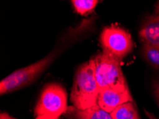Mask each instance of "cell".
<instances>
[{"label": "cell", "instance_id": "52a82bcc", "mask_svg": "<svg viewBox=\"0 0 159 119\" xmlns=\"http://www.w3.org/2000/svg\"><path fill=\"white\" fill-rule=\"evenodd\" d=\"M139 38L143 43L159 47V16L146 17L139 30Z\"/></svg>", "mask_w": 159, "mask_h": 119}, {"label": "cell", "instance_id": "30bf717a", "mask_svg": "<svg viewBox=\"0 0 159 119\" xmlns=\"http://www.w3.org/2000/svg\"><path fill=\"white\" fill-rule=\"evenodd\" d=\"M141 55L144 60L153 68L159 70V47L143 43Z\"/></svg>", "mask_w": 159, "mask_h": 119}, {"label": "cell", "instance_id": "5bb4252c", "mask_svg": "<svg viewBox=\"0 0 159 119\" xmlns=\"http://www.w3.org/2000/svg\"><path fill=\"white\" fill-rule=\"evenodd\" d=\"M145 114L147 116V117L148 118V119H158V118H156L155 115L153 113H151L150 112H148V111H147L145 110Z\"/></svg>", "mask_w": 159, "mask_h": 119}, {"label": "cell", "instance_id": "8fae6325", "mask_svg": "<svg viewBox=\"0 0 159 119\" xmlns=\"http://www.w3.org/2000/svg\"><path fill=\"white\" fill-rule=\"evenodd\" d=\"M98 1L96 0H74L71 3L77 13L84 15L92 11L97 5Z\"/></svg>", "mask_w": 159, "mask_h": 119}, {"label": "cell", "instance_id": "8992f818", "mask_svg": "<svg viewBox=\"0 0 159 119\" xmlns=\"http://www.w3.org/2000/svg\"><path fill=\"white\" fill-rule=\"evenodd\" d=\"M133 101L129 87L107 88L99 91L97 103L103 110L111 113L118 106Z\"/></svg>", "mask_w": 159, "mask_h": 119}, {"label": "cell", "instance_id": "9c48e42d", "mask_svg": "<svg viewBox=\"0 0 159 119\" xmlns=\"http://www.w3.org/2000/svg\"><path fill=\"white\" fill-rule=\"evenodd\" d=\"M112 119H140L133 102H126L118 106L111 113Z\"/></svg>", "mask_w": 159, "mask_h": 119}, {"label": "cell", "instance_id": "6da1fadb", "mask_svg": "<svg viewBox=\"0 0 159 119\" xmlns=\"http://www.w3.org/2000/svg\"><path fill=\"white\" fill-rule=\"evenodd\" d=\"M80 31V27H78L71 32H69L66 37L62 39L63 40L61 45L55 48L51 54L32 64L16 70L2 80L0 82L1 95L17 91L34 83L45 71V70L52 64L54 59H56L59 54L64 49V48L68 47L69 43L74 41L75 36L79 34Z\"/></svg>", "mask_w": 159, "mask_h": 119}, {"label": "cell", "instance_id": "7a4b0ae2", "mask_svg": "<svg viewBox=\"0 0 159 119\" xmlns=\"http://www.w3.org/2000/svg\"><path fill=\"white\" fill-rule=\"evenodd\" d=\"M99 88L96 81L93 59L81 66L74 76L71 91V101L80 110L89 108L97 103Z\"/></svg>", "mask_w": 159, "mask_h": 119}, {"label": "cell", "instance_id": "ba28073f", "mask_svg": "<svg viewBox=\"0 0 159 119\" xmlns=\"http://www.w3.org/2000/svg\"><path fill=\"white\" fill-rule=\"evenodd\" d=\"M66 113L69 119H112L111 113L102 109L98 103L84 110L70 106Z\"/></svg>", "mask_w": 159, "mask_h": 119}, {"label": "cell", "instance_id": "277c9868", "mask_svg": "<svg viewBox=\"0 0 159 119\" xmlns=\"http://www.w3.org/2000/svg\"><path fill=\"white\" fill-rule=\"evenodd\" d=\"M67 108V94L64 87L58 84H49L41 93L34 113L36 117L59 119Z\"/></svg>", "mask_w": 159, "mask_h": 119}, {"label": "cell", "instance_id": "2e32d148", "mask_svg": "<svg viewBox=\"0 0 159 119\" xmlns=\"http://www.w3.org/2000/svg\"><path fill=\"white\" fill-rule=\"evenodd\" d=\"M35 119H45V118H39V117H36Z\"/></svg>", "mask_w": 159, "mask_h": 119}, {"label": "cell", "instance_id": "5b68a950", "mask_svg": "<svg viewBox=\"0 0 159 119\" xmlns=\"http://www.w3.org/2000/svg\"><path fill=\"white\" fill-rule=\"evenodd\" d=\"M100 43L103 51L120 61L131 52L134 47L130 33L116 24H111L103 29L100 35Z\"/></svg>", "mask_w": 159, "mask_h": 119}, {"label": "cell", "instance_id": "7c38bea8", "mask_svg": "<svg viewBox=\"0 0 159 119\" xmlns=\"http://www.w3.org/2000/svg\"><path fill=\"white\" fill-rule=\"evenodd\" d=\"M152 91L154 98L159 106V79L153 80L152 84Z\"/></svg>", "mask_w": 159, "mask_h": 119}, {"label": "cell", "instance_id": "3957f363", "mask_svg": "<svg viewBox=\"0 0 159 119\" xmlns=\"http://www.w3.org/2000/svg\"><path fill=\"white\" fill-rule=\"evenodd\" d=\"M93 62L99 91L107 88L128 87L119 59L103 51L96 56Z\"/></svg>", "mask_w": 159, "mask_h": 119}, {"label": "cell", "instance_id": "4fadbf2b", "mask_svg": "<svg viewBox=\"0 0 159 119\" xmlns=\"http://www.w3.org/2000/svg\"><path fill=\"white\" fill-rule=\"evenodd\" d=\"M0 119H16V118H14L12 116L9 115L6 112H2L1 115H0Z\"/></svg>", "mask_w": 159, "mask_h": 119}, {"label": "cell", "instance_id": "9a60e30c", "mask_svg": "<svg viewBox=\"0 0 159 119\" xmlns=\"http://www.w3.org/2000/svg\"><path fill=\"white\" fill-rule=\"evenodd\" d=\"M155 14L159 16V1L157 2L155 5Z\"/></svg>", "mask_w": 159, "mask_h": 119}]
</instances>
